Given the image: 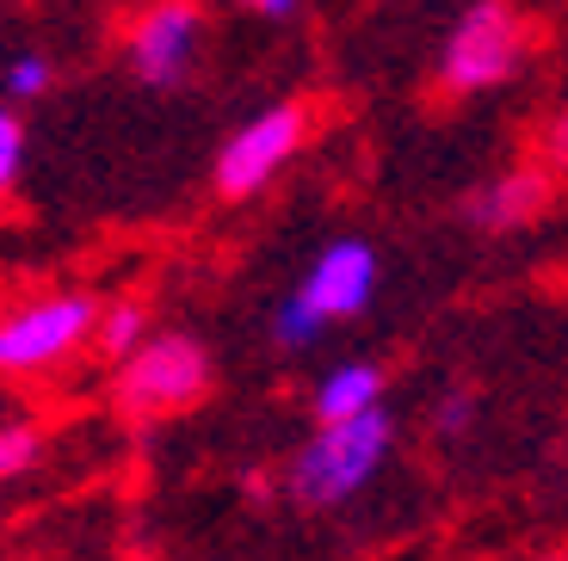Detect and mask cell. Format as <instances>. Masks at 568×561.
<instances>
[{
  "label": "cell",
  "instance_id": "6",
  "mask_svg": "<svg viewBox=\"0 0 568 561\" xmlns=\"http://www.w3.org/2000/svg\"><path fill=\"white\" fill-rule=\"evenodd\" d=\"M204 38V13L199 0H161L136 19L130 31V74L149 86H180L192 74V57H199Z\"/></svg>",
  "mask_w": 568,
  "mask_h": 561
},
{
  "label": "cell",
  "instance_id": "3",
  "mask_svg": "<svg viewBox=\"0 0 568 561\" xmlns=\"http://www.w3.org/2000/svg\"><path fill=\"white\" fill-rule=\"evenodd\" d=\"M93 315L100 303L81 290H57V296H31V303H13L0 309V377L31 382L50 377L87 346L93 334Z\"/></svg>",
  "mask_w": 568,
  "mask_h": 561
},
{
  "label": "cell",
  "instance_id": "11",
  "mask_svg": "<svg viewBox=\"0 0 568 561\" xmlns=\"http://www.w3.org/2000/svg\"><path fill=\"white\" fill-rule=\"evenodd\" d=\"M50 81H57V69H50V57H38V50H26V57H13L7 69H0V93L13 99V105L43 99V93H50Z\"/></svg>",
  "mask_w": 568,
  "mask_h": 561
},
{
  "label": "cell",
  "instance_id": "8",
  "mask_svg": "<svg viewBox=\"0 0 568 561\" xmlns=\"http://www.w3.org/2000/svg\"><path fill=\"white\" fill-rule=\"evenodd\" d=\"M544 204H550V173L544 167H513V173H500V180H488V185H476L469 192V223L476 228H526L531 216H544Z\"/></svg>",
  "mask_w": 568,
  "mask_h": 561
},
{
  "label": "cell",
  "instance_id": "12",
  "mask_svg": "<svg viewBox=\"0 0 568 561\" xmlns=\"http://www.w3.org/2000/svg\"><path fill=\"white\" fill-rule=\"evenodd\" d=\"M272 334H278V346H291V351H303V346H315V339L327 334V322L303 303V296H291V303H278V322H272Z\"/></svg>",
  "mask_w": 568,
  "mask_h": 561
},
{
  "label": "cell",
  "instance_id": "15",
  "mask_svg": "<svg viewBox=\"0 0 568 561\" xmlns=\"http://www.w3.org/2000/svg\"><path fill=\"white\" fill-rule=\"evenodd\" d=\"M469 420H476V395L452 389V395H445V407H439V438H457Z\"/></svg>",
  "mask_w": 568,
  "mask_h": 561
},
{
  "label": "cell",
  "instance_id": "4",
  "mask_svg": "<svg viewBox=\"0 0 568 561\" xmlns=\"http://www.w3.org/2000/svg\"><path fill=\"white\" fill-rule=\"evenodd\" d=\"M519 57H526V19L507 0H476L445 38L439 86L445 93H488L519 69Z\"/></svg>",
  "mask_w": 568,
  "mask_h": 561
},
{
  "label": "cell",
  "instance_id": "16",
  "mask_svg": "<svg viewBox=\"0 0 568 561\" xmlns=\"http://www.w3.org/2000/svg\"><path fill=\"white\" fill-rule=\"evenodd\" d=\"M550 167H562V173H568V112L550 124Z\"/></svg>",
  "mask_w": 568,
  "mask_h": 561
},
{
  "label": "cell",
  "instance_id": "9",
  "mask_svg": "<svg viewBox=\"0 0 568 561\" xmlns=\"http://www.w3.org/2000/svg\"><path fill=\"white\" fill-rule=\"evenodd\" d=\"M377 401H384V370L377 365H334L310 395L315 420H353V414H365Z\"/></svg>",
  "mask_w": 568,
  "mask_h": 561
},
{
  "label": "cell",
  "instance_id": "14",
  "mask_svg": "<svg viewBox=\"0 0 568 561\" xmlns=\"http://www.w3.org/2000/svg\"><path fill=\"white\" fill-rule=\"evenodd\" d=\"M19 167H26V124L0 105V192L19 185Z\"/></svg>",
  "mask_w": 568,
  "mask_h": 561
},
{
  "label": "cell",
  "instance_id": "10",
  "mask_svg": "<svg viewBox=\"0 0 568 561\" xmlns=\"http://www.w3.org/2000/svg\"><path fill=\"white\" fill-rule=\"evenodd\" d=\"M149 334V315H142V303H105L100 315H93V351H100V358H124L130 346H136V339Z\"/></svg>",
  "mask_w": 568,
  "mask_h": 561
},
{
  "label": "cell",
  "instance_id": "18",
  "mask_svg": "<svg viewBox=\"0 0 568 561\" xmlns=\"http://www.w3.org/2000/svg\"><path fill=\"white\" fill-rule=\"evenodd\" d=\"M550 561H568V555H550Z\"/></svg>",
  "mask_w": 568,
  "mask_h": 561
},
{
  "label": "cell",
  "instance_id": "7",
  "mask_svg": "<svg viewBox=\"0 0 568 561\" xmlns=\"http://www.w3.org/2000/svg\"><path fill=\"white\" fill-rule=\"evenodd\" d=\"M297 296L327 327L353 322V315L371 309V296H377V253H371L365 241H334L327 253H315V266H310V278L297 284Z\"/></svg>",
  "mask_w": 568,
  "mask_h": 561
},
{
  "label": "cell",
  "instance_id": "2",
  "mask_svg": "<svg viewBox=\"0 0 568 561\" xmlns=\"http://www.w3.org/2000/svg\"><path fill=\"white\" fill-rule=\"evenodd\" d=\"M211 389V358H204L199 339L185 334H142L136 346L118 358V407L130 420H168V414H185L192 401H204Z\"/></svg>",
  "mask_w": 568,
  "mask_h": 561
},
{
  "label": "cell",
  "instance_id": "13",
  "mask_svg": "<svg viewBox=\"0 0 568 561\" xmlns=\"http://www.w3.org/2000/svg\"><path fill=\"white\" fill-rule=\"evenodd\" d=\"M38 457H43V438L31 432V426H0V481L26 476Z\"/></svg>",
  "mask_w": 568,
  "mask_h": 561
},
{
  "label": "cell",
  "instance_id": "1",
  "mask_svg": "<svg viewBox=\"0 0 568 561\" xmlns=\"http://www.w3.org/2000/svg\"><path fill=\"white\" fill-rule=\"evenodd\" d=\"M389 445H396V420H389L384 401L353 414V420H322L310 445L291 457V493H297L310 512L346 506L377 469H384Z\"/></svg>",
  "mask_w": 568,
  "mask_h": 561
},
{
  "label": "cell",
  "instance_id": "5",
  "mask_svg": "<svg viewBox=\"0 0 568 561\" xmlns=\"http://www.w3.org/2000/svg\"><path fill=\"white\" fill-rule=\"evenodd\" d=\"M303 136H310V112H303V105H278V112L242 124L223 142V155H216V192L223 197H254L260 185H272L284 167H291V155L303 149Z\"/></svg>",
  "mask_w": 568,
  "mask_h": 561
},
{
  "label": "cell",
  "instance_id": "17",
  "mask_svg": "<svg viewBox=\"0 0 568 561\" xmlns=\"http://www.w3.org/2000/svg\"><path fill=\"white\" fill-rule=\"evenodd\" d=\"M242 7H254V13H266V19H284V13H297V0H242Z\"/></svg>",
  "mask_w": 568,
  "mask_h": 561
}]
</instances>
